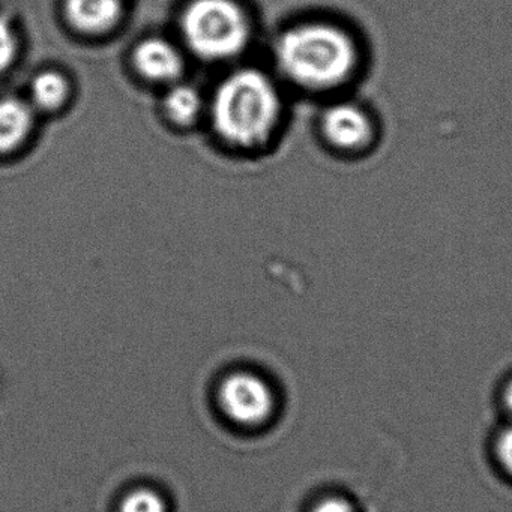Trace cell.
I'll return each mask as SVG.
<instances>
[{
    "mask_svg": "<svg viewBox=\"0 0 512 512\" xmlns=\"http://www.w3.org/2000/svg\"><path fill=\"white\" fill-rule=\"evenodd\" d=\"M317 128L323 145L346 160L367 157L380 142L379 119L350 94L326 100Z\"/></svg>",
    "mask_w": 512,
    "mask_h": 512,
    "instance_id": "4",
    "label": "cell"
},
{
    "mask_svg": "<svg viewBox=\"0 0 512 512\" xmlns=\"http://www.w3.org/2000/svg\"><path fill=\"white\" fill-rule=\"evenodd\" d=\"M34 106L19 98H0V154L22 148L34 131Z\"/></svg>",
    "mask_w": 512,
    "mask_h": 512,
    "instance_id": "8",
    "label": "cell"
},
{
    "mask_svg": "<svg viewBox=\"0 0 512 512\" xmlns=\"http://www.w3.org/2000/svg\"><path fill=\"white\" fill-rule=\"evenodd\" d=\"M221 409L227 418L244 427H257L274 412V392L257 374L238 371L224 379L220 388Z\"/></svg>",
    "mask_w": 512,
    "mask_h": 512,
    "instance_id": "5",
    "label": "cell"
},
{
    "mask_svg": "<svg viewBox=\"0 0 512 512\" xmlns=\"http://www.w3.org/2000/svg\"><path fill=\"white\" fill-rule=\"evenodd\" d=\"M275 64L287 83L331 100L350 94L367 67L358 32L335 20L317 19L286 29L275 41Z\"/></svg>",
    "mask_w": 512,
    "mask_h": 512,
    "instance_id": "1",
    "label": "cell"
},
{
    "mask_svg": "<svg viewBox=\"0 0 512 512\" xmlns=\"http://www.w3.org/2000/svg\"><path fill=\"white\" fill-rule=\"evenodd\" d=\"M277 83L256 68L233 71L215 89L211 118L215 133L235 148L253 149L274 136L283 119Z\"/></svg>",
    "mask_w": 512,
    "mask_h": 512,
    "instance_id": "2",
    "label": "cell"
},
{
    "mask_svg": "<svg viewBox=\"0 0 512 512\" xmlns=\"http://www.w3.org/2000/svg\"><path fill=\"white\" fill-rule=\"evenodd\" d=\"M20 40L7 17H0V74L10 70L19 56Z\"/></svg>",
    "mask_w": 512,
    "mask_h": 512,
    "instance_id": "12",
    "label": "cell"
},
{
    "mask_svg": "<svg viewBox=\"0 0 512 512\" xmlns=\"http://www.w3.org/2000/svg\"><path fill=\"white\" fill-rule=\"evenodd\" d=\"M133 64L143 79L154 83L173 85L184 71L181 52L164 38H146L137 44Z\"/></svg>",
    "mask_w": 512,
    "mask_h": 512,
    "instance_id": "6",
    "label": "cell"
},
{
    "mask_svg": "<svg viewBox=\"0 0 512 512\" xmlns=\"http://www.w3.org/2000/svg\"><path fill=\"white\" fill-rule=\"evenodd\" d=\"M496 455L502 469L512 476V425L497 437Z\"/></svg>",
    "mask_w": 512,
    "mask_h": 512,
    "instance_id": "13",
    "label": "cell"
},
{
    "mask_svg": "<svg viewBox=\"0 0 512 512\" xmlns=\"http://www.w3.org/2000/svg\"><path fill=\"white\" fill-rule=\"evenodd\" d=\"M121 512H166V502L158 491L137 488L122 500Z\"/></svg>",
    "mask_w": 512,
    "mask_h": 512,
    "instance_id": "11",
    "label": "cell"
},
{
    "mask_svg": "<svg viewBox=\"0 0 512 512\" xmlns=\"http://www.w3.org/2000/svg\"><path fill=\"white\" fill-rule=\"evenodd\" d=\"M65 17L76 31L101 35L112 31L122 17L121 0H65Z\"/></svg>",
    "mask_w": 512,
    "mask_h": 512,
    "instance_id": "7",
    "label": "cell"
},
{
    "mask_svg": "<svg viewBox=\"0 0 512 512\" xmlns=\"http://www.w3.org/2000/svg\"><path fill=\"white\" fill-rule=\"evenodd\" d=\"M181 34L197 58L223 62L247 49L251 23L235 0H193L182 13Z\"/></svg>",
    "mask_w": 512,
    "mask_h": 512,
    "instance_id": "3",
    "label": "cell"
},
{
    "mask_svg": "<svg viewBox=\"0 0 512 512\" xmlns=\"http://www.w3.org/2000/svg\"><path fill=\"white\" fill-rule=\"evenodd\" d=\"M503 403L512 415V379L506 383L505 389H503Z\"/></svg>",
    "mask_w": 512,
    "mask_h": 512,
    "instance_id": "15",
    "label": "cell"
},
{
    "mask_svg": "<svg viewBox=\"0 0 512 512\" xmlns=\"http://www.w3.org/2000/svg\"><path fill=\"white\" fill-rule=\"evenodd\" d=\"M70 92V83L64 74L52 70L43 71L31 85L32 106L43 112H56L65 106Z\"/></svg>",
    "mask_w": 512,
    "mask_h": 512,
    "instance_id": "10",
    "label": "cell"
},
{
    "mask_svg": "<svg viewBox=\"0 0 512 512\" xmlns=\"http://www.w3.org/2000/svg\"><path fill=\"white\" fill-rule=\"evenodd\" d=\"M164 112L173 124L188 127L199 119L203 98L199 89L185 83H173L163 101Z\"/></svg>",
    "mask_w": 512,
    "mask_h": 512,
    "instance_id": "9",
    "label": "cell"
},
{
    "mask_svg": "<svg viewBox=\"0 0 512 512\" xmlns=\"http://www.w3.org/2000/svg\"><path fill=\"white\" fill-rule=\"evenodd\" d=\"M311 512H355V506L344 497L331 496L316 503Z\"/></svg>",
    "mask_w": 512,
    "mask_h": 512,
    "instance_id": "14",
    "label": "cell"
}]
</instances>
